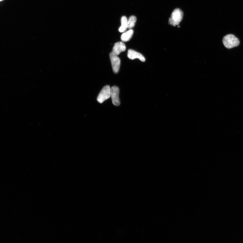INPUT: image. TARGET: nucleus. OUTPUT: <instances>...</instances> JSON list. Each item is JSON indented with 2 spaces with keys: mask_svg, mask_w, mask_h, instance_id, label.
Listing matches in <instances>:
<instances>
[{
  "mask_svg": "<svg viewBox=\"0 0 243 243\" xmlns=\"http://www.w3.org/2000/svg\"><path fill=\"white\" fill-rule=\"evenodd\" d=\"M223 42L225 46L228 49H231L237 47L239 45V39L232 34H229L223 39Z\"/></svg>",
  "mask_w": 243,
  "mask_h": 243,
  "instance_id": "obj_1",
  "label": "nucleus"
},
{
  "mask_svg": "<svg viewBox=\"0 0 243 243\" xmlns=\"http://www.w3.org/2000/svg\"><path fill=\"white\" fill-rule=\"evenodd\" d=\"M183 16L182 12L180 9L176 8L172 13L169 23L170 25L173 26L178 25L182 20Z\"/></svg>",
  "mask_w": 243,
  "mask_h": 243,
  "instance_id": "obj_2",
  "label": "nucleus"
},
{
  "mask_svg": "<svg viewBox=\"0 0 243 243\" xmlns=\"http://www.w3.org/2000/svg\"><path fill=\"white\" fill-rule=\"evenodd\" d=\"M111 96V88L109 86H104L101 91L97 98V101L100 104H102L105 101L109 99Z\"/></svg>",
  "mask_w": 243,
  "mask_h": 243,
  "instance_id": "obj_3",
  "label": "nucleus"
},
{
  "mask_svg": "<svg viewBox=\"0 0 243 243\" xmlns=\"http://www.w3.org/2000/svg\"><path fill=\"white\" fill-rule=\"evenodd\" d=\"M109 57L112 65L113 71L115 74H117L119 71L121 60L118 57L113 54L112 52L109 54Z\"/></svg>",
  "mask_w": 243,
  "mask_h": 243,
  "instance_id": "obj_4",
  "label": "nucleus"
},
{
  "mask_svg": "<svg viewBox=\"0 0 243 243\" xmlns=\"http://www.w3.org/2000/svg\"><path fill=\"white\" fill-rule=\"evenodd\" d=\"M119 89L117 87L113 86L111 88V96L113 104L119 106L120 104L119 98Z\"/></svg>",
  "mask_w": 243,
  "mask_h": 243,
  "instance_id": "obj_5",
  "label": "nucleus"
},
{
  "mask_svg": "<svg viewBox=\"0 0 243 243\" xmlns=\"http://www.w3.org/2000/svg\"><path fill=\"white\" fill-rule=\"evenodd\" d=\"M126 49V46L125 44L122 42H119L115 44L111 52L118 56L121 52L125 51Z\"/></svg>",
  "mask_w": 243,
  "mask_h": 243,
  "instance_id": "obj_6",
  "label": "nucleus"
},
{
  "mask_svg": "<svg viewBox=\"0 0 243 243\" xmlns=\"http://www.w3.org/2000/svg\"><path fill=\"white\" fill-rule=\"evenodd\" d=\"M127 56L131 60L138 58L142 62H144L146 61L145 58L143 55L132 49H129L128 50Z\"/></svg>",
  "mask_w": 243,
  "mask_h": 243,
  "instance_id": "obj_7",
  "label": "nucleus"
},
{
  "mask_svg": "<svg viewBox=\"0 0 243 243\" xmlns=\"http://www.w3.org/2000/svg\"><path fill=\"white\" fill-rule=\"evenodd\" d=\"M133 34V30H130L128 31L125 32L121 36V40L124 42H126L130 41L132 38Z\"/></svg>",
  "mask_w": 243,
  "mask_h": 243,
  "instance_id": "obj_8",
  "label": "nucleus"
},
{
  "mask_svg": "<svg viewBox=\"0 0 243 243\" xmlns=\"http://www.w3.org/2000/svg\"><path fill=\"white\" fill-rule=\"evenodd\" d=\"M121 26L119 30L120 32H125L128 28V19L125 16H123L121 19Z\"/></svg>",
  "mask_w": 243,
  "mask_h": 243,
  "instance_id": "obj_9",
  "label": "nucleus"
},
{
  "mask_svg": "<svg viewBox=\"0 0 243 243\" xmlns=\"http://www.w3.org/2000/svg\"><path fill=\"white\" fill-rule=\"evenodd\" d=\"M137 21V18L134 16H131L128 20V28L131 29L135 27Z\"/></svg>",
  "mask_w": 243,
  "mask_h": 243,
  "instance_id": "obj_10",
  "label": "nucleus"
},
{
  "mask_svg": "<svg viewBox=\"0 0 243 243\" xmlns=\"http://www.w3.org/2000/svg\"><path fill=\"white\" fill-rule=\"evenodd\" d=\"M3 1V0H0V1Z\"/></svg>",
  "mask_w": 243,
  "mask_h": 243,
  "instance_id": "obj_11",
  "label": "nucleus"
}]
</instances>
